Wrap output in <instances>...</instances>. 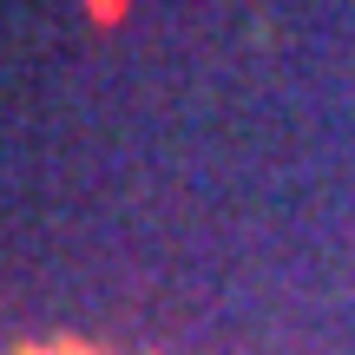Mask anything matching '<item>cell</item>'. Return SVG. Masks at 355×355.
I'll return each instance as SVG.
<instances>
[{
    "label": "cell",
    "mask_w": 355,
    "mask_h": 355,
    "mask_svg": "<svg viewBox=\"0 0 355 355\" xmlns=\"http://www.w3.org/2000/svg\"><path fill=\"white\" fill-rule=\"evenodd\" d=\"M20 355H92V349H73V343H60V349H20Z\"/></svg>",
    "instance_id": "6da1fadb"
}]
</instances>
